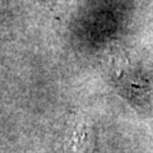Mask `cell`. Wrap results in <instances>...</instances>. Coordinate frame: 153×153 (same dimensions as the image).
<instances>
[{
	"label": "cell",
	"instance_id": "obj_2",
	"mask_svg": "<svg viewBox=\"0 0 153 153\" xmlns=\"http://www.w3.org/2000/svg\"><path fill=\"white\" fill-rule=\"evenodd\" d=\"M40 3H44V4H54L56 0H38Z\"/></svg>",
	"mask_w": 153,
	"mask_h": 153
},
{
	"label": "cell",
	"instance_id": "obj_1",
	"mask_svg": "<svg viewBox=\"0 0 153 153\" xmlns=\"http://www.w3.org/2000/svg\"><path fill=\"white\" fill-rule=\"evenodd\" d=\"M97 133L92 121L82 115H73L66 124L63 153H94Z\"/></svg>",
	"mask_w": 153,
	"mask_h": 153
}]
</instances>
